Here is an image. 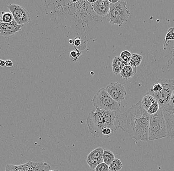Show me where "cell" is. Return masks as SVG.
<instances>
[{
	"mask_svg": "<svg viewBox=\"0 0 174 171\" xmlns=\"http://www.w3.org/2000/svg\"><path fill=\"white\" fill-rule=\"evenodd\" d=\"M150 116L140 101L120 115V128L137 141H149Z\"/></svg>",
	"mask_w": 174,
	"mask_h": 171,
	"instance_id": "6da1fadb",
	"label": "cell"
},
{
	"mask_svg": "<svg viewBox=\"0 0 174 171\" xmlns=\"http://www.w3.org/2000/svg\"><path fill=\"white\" fill-rule=\"evenodd\" d=\"M168 136L167 125L160 107L155 115L150 116L149 124V141H155L166 138Z\"/></svg>",
	"mask_w": 174,
	"mask_h": 171,
	"instance_id": "7a4b0ae2",
	"label": "cell"
},
{
	"mask_svg": "<svg viewBox=\"0 0 174 171\" xmlns=\"http://www.w3.org/2000/svg\"><path fill=\"white\" fill-rule=\"evenodd\" d=\"M127 2L119 0L117 3L110 4V11L106 18L110 24L121 26L126 22L130 15V12L127 7Z\"/></svg>",
	"mask_w": 174,
	"mask_h": 171,
	"instance_id": "3957f363",
	"label": "cell"
},
{
	"mask_svg": "<svg viewBox=\"0 0 174 171\" xmlns=\"http://www.w3.org/2000/svg\"><path fill=\"white\" fill-rule=\"evenodd\" d=\"M92 103L95 108L100 110L117 112L120 111V103L114 100L104 88L99 89L95 93L92 100Z\"/></svg>",
	"mask_w": 174,
	"mask_h": 171,
	"instance_id": "277c9868",
	"label": "cell"
},
{
	"mask_svg": "<svg viewBox=\"0 0 174 171\" xmlns=\"http://www.w3.org/2000/svg\"><path fill=\"white\" fill-rule=\"evenodd\" d=\"M87 124L90 133L98 138H103L101 132L106 126L103 116L100 109L96 108L95 111H91L89 114Z\"/></svg>",
	"mask_w": 174,
	"mask_h": 171,
	"instance_id": "5b68a950",
	"label": "cell"
},
{
	"mask_svg": "<svg viewBox=\"0 0 174 171\" xmlns=\"http://www.w3.org/2000/svg\"><path fill=\"white\" fill-rule=\"evenodd\" d=\"M163 85V89L161 91L157 93L146 94L152 95L156 100L160 107L163 108L168 104L171 96L174 90V80L170 79L160 80Z\"/></svg>",
	"mask_w": 174,
	"mask_h": 171,
	"instance_id": "8992f818",
	"label": "cell"
},
{
	"mask_svg": "<svg viewBox=\"0 0 174 171\" xmlns=\"http://www.w3.org/2000/svg\"><path fill=\"white\" fill-rule=\"evenodd\" d=\"M8 8L19 25L24 26L30 22V15L25 8L15 4H9Z\"/></svg>",
	"mask_w": 174,
	"mask_h": 171,
	"instance_id": "52a82bcc",
	"label": "cell"
},
{
	"mask_svg": "<svg viewBox=\"0 0 174 171\" xmlns=\"http://www.w3.org/2000/svg\"><path fill=\"white\" fill-rule=\"evenodd\" d=\"M105 89L109 96L118 103L124 100L126 96L127 92L124 86L119 82L110 83Z\"/></svg>",
	"mask_w": 174,
	"mask_h": 171,
	"instance_id": "ba28073f",
	"label": "cell"
},
{
	"mask_svg": "<svg viewBox=\"0 0 174 171\" xmlns=\"http://www.w3.org/2000/svg\"><path fill=\"white\" fill-rule=\"evenodd\" d=\"M103 116L105 126L111 129L114 132L120 128L119 117L118 112L100 110Z\"/></svg>",
	"mask_w": 174,
	"mask_h": 171,
	"instance_id": "9c48e42d",
	"label": "cell"
},
{
	"mask_svg": "<svg viewBox=\"0 0 174 171\" xmlns=\"http://www.w3.org/2000/svg\"><path fill=\"white\" fill-rule=\"evenodd\" d=\"M162 108L167 125L168 136L174 139V106L168 104Z\"/></svg>",
	"mask_w": 174,
	"mask_h": 171,
	"instance_id": "30bf717a",
	"label": "cell"
},
{
	"mask_svg": "<svg viewBox=\"0 0 174 171\" xmlns=\"http://www.w3.org/2000/svg\"><path fill=\"white\" fill-rule=\"evenodd\" d=\"M16 171H49L50 165L46 162L29 161L25 164L15 165Z\"/></svg>",
	"mask_w": 174,
	"mask_h": 171,
	"instance_id": "8fae6325",
	"label": "cell"
},
{
	"mask_svg": "<svg viewBox=\"0 0 174 171\" xmlns=\"http://www.w3.org/2000/svg\"><path fill=\"white\" fill-rule=\"evenodd\" d=\"M22 27L18 25L14 20L9 23H0V34L5 38H11L21 31Z\"/></svg>",
	"mask_w": 174,
	"mask_h": 171,
	"instance_id": "7c38bea8",
	"label": "cell"
},
{
	"mask_svg": "<svg viewBox=\"0 0 174 171\" xmlns=\"http://www.w3.org/2000/svg\"><path fill=\"white\" fill-rule=\"evenodd\" d=\"M110 3L108 0H96L93 4V10L98 16L106 17L110 11Z\"/></svg>",
	"mask_w": 174,
	"mask_h": 171,
	"instance_id": "4fadbf2b",
	"label": "cell"
},
{
	"mask_svg": "<svg viewBox=\"0 0 174 171\" xmlns=\"http://www.w3.org/2000/svg\"><path fill=\"white\" fill-rule=\"evenodd\" d=\"M137 68L133 67L130 65H126L123 68L119 74L123 80H130L137 73Z\"/></svg>",
	"mask_w": 174,
	"mask_h": 171,
	"instance_id": "5bb4252c",
	"label": "cell"
},
{
	"mask_svg": "<svg viewBox=\"0 0 174 171\" xmlns=\"http://www.w3.org/2000/svg\"><path fill=\"white\" fill-rule=\"evenodd\" d=\"M126 66L119 56L115 57L112 62L113 73L115 75L119 74L123 68Z\"/></svg>",
	"mask_w": 174,
	"mask_h": 171,
	"instance_id": "9a60e30c",
	"label": "cell"
},
{
	"mask_svg": "<svg viewBox=\"0 0 174 171\" xmlns=\"http://www.w3.org/2000/svg\"><path fill=\"white\" fill-rule=\"evenodd\" d=\"M156 102V100L155 97L152 95L146 94H145L143 97L142 101H140L142 106L144 109L146 110V111H148L150 106Z\"/></svg>",
	"mask_w": 174,
	"mask_h": 171,
	"instance_id": "2e32d148",
	"label": "cell"
},
{
	"mask_svg": "<svg viewBox=\"0 0 174 171\" xmlns=\"http://www.w3.org/2000/svg\"><path fill=\"white\" fill-rule=\"evenodd\" d=\"M115 158V155L111 150L109 149H103V161L104 163L107 165H109Z\"/></svg>",
	"mask_w": 174,
	"mask_h": 171,
	"instance_id": "e0dca14e",
	"label": "cell"
},
{
	"mask_svg": "<svg viewBox=\"0 0 174 171\" xmlns=\"http://www.w3.org/2000/svg\"><path fill=\"white\" fill-rule=\"evenodd\" d=\"M142 60H143V56L142 55L137 53H133L132 54L130 62L128 64V65H130L133 67L137 68L138 66L140 65Z\"/></svg>",
	"mask_w": 174,
	"mask_h": 171,
	"instance_id": "ac0fdd59",
	"label": "cell"
},
{
	"mask_svg": "<svg viewBox=\"0 0 174 171\" xmlns=\"http://www.w3.org/2000/svg\"><path fill=\"white\" fill-rule=\"evenodd\" d=\"M103 148L101 147H98L97 148L94 149L93 151L90 153V154L95 158L99 161L100 163L103 162Z\"/></svg>",
	"mask_w": 174,
	"mask_h": 171,
	"instance_id": "d6986e66",
	"label": "cell"
},
{
	"mask_svg": "<svg viewBox=\"0 0 174 171\" xmlns=\"http://www.w3.org/2000/svg\"><path fill=\"white\" fill-rule=\"evenodd\" d=\"M109 171H119L123 167V164L119 159L116 158L113 161V162L108 165Z\"/></svg>",
	"mask_w": 174,
	"mask_h": 171,
	"instance_id": "ffe728a7",
	"label": "cell"
},
{
	"mask_svg": "<svg viewBox=\"0 0 174 171\" xmlns=\"http://www.w3.org/2000/svg\"><path fill=\"white\" fill-rule=\"evenodd\" d=\"M87 163L92 170L94 171L95 168L100 164V162L96 159L95 158L90 154L87 156Z\"/></svg>",
	"mask_w": 174,
	"mask_h": 171,
	"instance_id": "44dd1931",
	"label": "cell"
},
{
	"mask_svg": "<svg viewBox=\"0 0 174 171\" xmlns=\"http://www.w3.org/2000/svg\"><path fill=\"white\" fill-rule=\"evenodd\" d=\"M13 20H14V19L11 13L5 12L4 11L2 12L1 20L0 23H9L12 22Z\"/></svg>",
	"mask_w": 174,
	"mask_h": 171,
	"instance_id": "7402d4cb",
	"label": "cell"
},
{
	"mask_svg": "<svg viewBox=\"0 0 174 171\" xmlns=\"http://www.w3.org/2000/svg\"><path fill=\"white\" fill-rule=\"evenodd\" d=\"M131 53L130 51L128 50H124L121 52L119 56L125 64V65H128L131 60Z\"/></svg>",
	"mask_w": 174,
	"mask_h": 171,
	"instance_id": "603a6c76",
	"label": "cell"
},
{
	"mask_svg": "<svg viewBox=\"0 0 174 171\" xmlns=\"http://www.w3.org/2000/svg\"><path fill=\"white\" fill-rule=\"evenodd\" d=\"M73 43L72 45H74L75 47V49H77L80 50V47H82V50L86 48V46H84L85 45H87L86 42L82 40L81 39V38H76L74 39H73Z\"/></svg>",
	"mask_w": 174,
	"mask_h": 171,
	"instance_id": "cb8c5ba5",
	"label": "cell"
},
{
	"mask_svg": "<svg viewBox=\"0 0 174 171\" xmlns=\"http://www.w3.org/2000/svg\"><path fill=\"white\" fill-rule=\"evenodd\" d=\"M170 40H174V28H170L169 29L165 37V42L163 45L164 49H167L166 45L168 44L167 43Z\"/></svg>",
	"mask_w": 174,
	"mask_h": 171,
	"instance_id": "d4e9b609",
	"label": "cell"
},
{
	"mask_svg": "<svg viewBox=\"0 0 174 171\" xmlns=\"http://www.w3.org/2000/svg\"><path fill=\"white\" fill-rule=\"evenodd\" d=\"M160 108V106L158 102H155V104H153L152 105L150 106L147 111V112L150 116L155 115V113H156L159 111Z\"/></svg>",
	"mask_w": 174,
	"mask_h": 171,
	"instance_id": "484cf974",
	"label": "cell"
},
{
	"mask_svg": "<svg viewBox=\"0 0 174 171\" xmlns=\"http://www.w3.org/2000/svg\"><path fill=\"white\" fill-rule=\"evenodd\" d=\"M81 54V51L77 49H75L74 50H72L70 52L69 56L73 61L76 62Z\"/></svg>",
	"mask_w": 174,
	"mask_h": 171,
	"instance_id": "4316f807",
	"label": "cell"
},
{
	"mask_svg": "<svg viewBox=\"0 0 174 171\" xmlns=\"http://www.w3.org/2000/svg\"><path fill=\"white\" fill-rule=\"evenodd\" d=\"M94 171H109V166L106 163L102 162L96 167Z\"/></svg>",
	"mask_w": 174,
	"mask_h": 171,
	"instance_id": "83f0119b",
	"label": "cell"
},
{
	"mask_svg": "<svg viewBox=\"0 0 174 171\" xmlns=\"http://www.w3.org/2000/svg\"><path fill=\"white\" fill-rule=\"evenodd\" d=\"M101 133H102L103 137H104V138H109L112 135L113 132L111 130V129H110L109 128L105 127L102 129Z\"/></svg>",
	"mask_w": 174,
	"mask_h": 171,
	"instance_id": "f1b7e54d",
	"label": "cell"
},
{
	"mask_svg": "<svg viewBox=\"0 0 174 171\" xmlns=\"http://www.w3.org/2000/svg\"><path fill=\"white\" fill-rule=\"evenodd\" d=\"M5 171H16L15 165L8 164L6 165Z\"/></svg>",
	"mask_w": 174,
	"mask_h": 171,
	"instance_id": "f546056e",
	"label": "cell"
},
{
	"mask_svg": "<svg viewBox=\"0 0 174 171\" xmlns=\"http://www.w3.org/2000/svg\"><path fill=\"white\" fill-rule=\"evenodd\" d=\"M168 104L170 105L174 106V90L172 92L170 100V102Z\"/></svg>",
	"mask_w": 174,
	"mask_h": 171,
	"instance_id": "4dcf8cb0",
	"label": "cell"
},
{
	"mask_svg": "<svg viewBox=\"0 0 174 171\" xmlns=\"http://www.w3.org/2000/svg\"><path fill=\"white\" fill-rule=\"evenodd\" d=\"M6 66L8 68H11L13 66V62L10 60H7L5 61Z\"/></svg>",
	"mask_w": 174,
	"mask_h": 171,
	"instance_id": "1f68e13d",
	"label": "cell"
},
{
	"mask_svg": "<svg viewBox=\"0 0 174 171\" xmlns=\"http://www.w3.org/2000/svg\"><path fill=\"white\" fill-rule=\"evenodd\" d=\"M6 66V62L4 60L0 59V67H4Z\"/></svg>",
	"mask_w": 174,
	"mask_h": 171,
	"instance_id": "d6a6232c",
	"label": "cell"
},
{
	"mask_svg": "<svg viewBox=\"0 0 174 171\" xmlns=\"http://www.w3.org/2000/svg\"><path fill=\"white\" fill-rule=\"evenodd\" d=\"M119 0H108V1L110 3V4H116L118 2Z\"/></svg>",
	"mask_w": 174,
	"mask_h": 171,
	"instance_id": "836d02e7",
	"label": "cell"
},
{
	"mask_svg": "<svg viewBox=\"0 0 174 171\" xmlns=\"http://www.w3.org/2000/svg\"><path fill=\"white\" fill-rule=\"evenodd\" d=\"M96 1H90V0H88V2L90 3H92V4H93L95 3L96 2Z\"/></svg>",
	"mask_w": 174,
	"mask_h": 171,
	"instance_id": "e575fe53",
	"label": "cell"
},
{
	"mask_svg": "<svg viewBox=\"0 0 174 171\" xmlns=\"http://www.w3.org/2000/svg\"><path fill=\"white\" fill-rule=\"evenodd\" d=\"M73 40L72 39H70L69 40V43L70 44H73Z\"/></svg>",
	"mask_w": 174,
	"mask_h": 171,
	"instance_id": "d590c367",
	"label": "cell"
},
{
	"mask_svg": "<svg viewBox=\"0 0 174 171\" xmlns=\"http://www.w3.org/2000/svg\"><path fill=\"white\" fill-rule=\"evenodd\" d=\"M49 171H58V170H49Z\"/></svg>",
	"mask_w": 174,
	"mask_h": 171,
	"instance_id": "8d00e7d4",
	"label": "cell"
},
{
	"mask_svg": "<svg viewBox=\"0 0 174 171\" xmlns=\"http://www.w3.org/2000/svg\"><path fill=\"white\" fill-rule=\"evenodd\" d=\"M1 13H0V22H1Z\"/></svg>",
	"mask_w": 174,
	"mask_h": 171,
	"instance_id": "74e56055",
	"label": "cell"
},
{
	"mask_svg": "<svg viewBox=\"0 0 174 171\" xmlns=\"http://www.w3.org/2000/svg\"><path fill=\"white\" fill-rule=\"evenodd\" d=\"M91 74L93 75H94V72H91Z\"/></svg>",
	"mask_w": 174,
	"mask_h": 171,
	"instance_id": "f35d334b",
	"label": "cell"
}]
</instances>
